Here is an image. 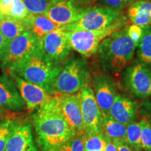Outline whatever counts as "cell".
Here are the masks:
<instances>
[{"label": "cell", "instance_id": "cell-19", "mask_svg": "<svg viewBox=\"0 0 151 151\" xmlns=\"http://www.w3.org/2000/svg\"><path fill=\"white\" fill-rule=\"evenodd\" d=\"M31 29V20L24 21L10 17H3L0 22V32L9 41Z\"/></svg>", "mask_w": 151, "mask_h": 151}, {"label": "cell", "instance_id": "cell-9", "mask_svg": "<svg viewBox=\"0 0 151 151\" xmlns=\"http://www.w3.org/2000/svg\"><path fill=\"white\" fill-rule=\"evenodd\" d=\"M80 92L84 136L102 134L103 115L94 97L90 83L85 85Z\"/></svg>", "mask_w": 151, "mask_h": 151}, {"label": "cell", "instance_id": "cell-32", "mask_svg": "<svg viewBox=\"0 0 151 151\" xmlns=\"http://www.w3.org/2000/svg\"><path fill=\"white\" fill-rule=\"evenodd\" d=\"M13 0H0V14L8 17L12 8Z\"/></svg>", "mask_w": 151, "mask_h": 151}, {"label": "cell", "instance_id": "cell-4", "mask_svg": "<svg viewBox=\"0 0 151 151\" xmlns=\"http://www.w3.org/2000/svg\"><path fill=\"white\" fill-rule=\"evenodd\" d=\"M91 83L88 64L83 57L72 55L64 62L62 70L54 83L55 94H70L80 92Z\"/></svg>", "mask_w": 151, "mask_h": 151}, {"label": "cell", "instance_id": "cell-6", "mask_svg": "<svg viewBox=\"0 0 151 151\" xmlns=\"http://www.w3.org/2000/svg\"><path fill=\"white\" fill-rule=\"evenodd\" d=\"M122 16L120 11L103 6L88 7L83 11L74 22L62 26V28L67 32L99 30L111 25Z\"/></svg>", "mask_w": 151, "mask_h": 151}, {"label": "cell", "instance_id": "cell-1", "mask_svg": "<svg viewBox=\"0 0 151 151\" xmlns=\"http://www.w3.org/2000/svg\"><path fill=\"white\" fill-rule=\"evenodd\" d=\"M31 122L41 151H61L76 134L60 110L57 95L32 111Z\"/></svg>", "mask_w": 151, "mask_h": 151}, {"label": "cell", "instance_id": "cell-27", "mask_svg": "<svg viewBox=\"0 0 151 151\" xmlns=\"http://www.w3.org/2000/svg\"><path fill=\"white\" fill-rule=\"evenodd\" d=\"M26 9L32 15L44 14L52 0H22Z\"/></svg>", "mask_w": 151, "mask_h": 151}, {"label": "cell", "instance_id": "cell-21", "mask_svg": "<svg viewBox=\"0 0 151 151\" xmlns=\"http://www.w3.org/2000/svg\"><path fill=\"white\" fill-rule=\"evenodd\" d=\"M62 26L55 23L44 14L33 15L31 19V29L39 39Z\"/></svg>", "mask_w": 151, "mask_h": 151}, {"label": "cell", "instance_id": "cell-11", "mask_svg": "<svg viewBox=\"0 0 151 151\" xmlns=\"http://www.w3.org/2000/svg\"><path fill=\"white\" fill-rule=\"evenodd\" d=\"M93 92L102 114H109L115 98L118 94L114 79L105 71H98L92 76Z\"/></svg>", "mask_w": 151, "mask_h": 151}, {"label": "cell", "instance_id": "cell-36", "mask_svg": "<svg viewBox=\"0 0 151 151\" xmlns=\"http://www.w3.org/2000/svg\"><path fill=\"white\" fill-rule=\"evenodd\" d=\"M9 111L5 110V109L0 108V118H4V117L9 116V114H11V113H9Z\"/></svg>", "mask_w": 151, "mask_h": 151}, {"label": "cell", "instance_id": "cell-3", "mask_svg": "<svg viewBox=\"0 0 151 151\" xmlns=\"http://www.w3.org/2000/svg\"><path fill=\"white\" fill-rule=\"evenodd\" d=\"M62 65L47 59L41 48L14 66L8 72L14 73L24 81L41 87L50 95L53 96L55 95L54 83L62 70Z\"/></svg>", "mask_w": 151, "mask_h": 151}, {"label": "cell", "instance_id": "cell-10", "mask_svg": "<svg viewBox=\"0 0 151 151\" xmlns=\"http://www.w3.org/2000/svg\"><path fill=\"white\" fill-rule=\"evenodd\" d=\"M41 43L43 55L47 59L62 65L72 50L62 27L43 36Z\"/></svg>", "mask_w": 151, "mask_h": 151}, {"label": "cell", "instance_id": "cell-25", "mask_svg": "<svg viewBox=\"0 0 151 151\" xmlns=\"http://www.w3.org/2000/svg\"><path fill=\"white\" fill-rule=\"evenodd\" d=\"M33 15L30 14L22 0H13L12 8L8 17L24 21H30Z\"/></svg>", "mask_w": 151, "mask_h": 151}, {"label": "cell", "instance_id": "cell-20", "mask_svg": "<svg viewBox=\"0 0 151 151\" xmlns=\"http://www.w3.org/2000/svg\"><path fill=\"white\" fill-rule=\"evenodd\" d=\"M103 115L102 134L113 141H126V125L109 114Z\"/></svg>", "mask_w": 151, "mask_h": 151}, {"label": "cell", "instance_id": "cell-29", "mask_svg": "<svg viewBox=\"0 0 151 151\" xmlns=\"http://www.w3.org/2000/svg\"><path fill=\"white\" fill-rule=\"evenodd\" d=\"M84 135H75L66 143L61 151H84Z\"/></svg>", "mask_w": 151, "mask_h": 151}, {"label": "cell", "instance_id": "cell-5", "mask_svg": "<svg viewBox=\"0 0 151 151\" xmlns=\"http://www.w3.org/2000/svg\"><path fill=\"white\" fill-rule=\"evenodd\" d=\"M127 24V19L123 15L111 25L101 29L92 31H64L71 49L83 58H90L97 52L100 43L105 38Z\"/></svg>", "mask_w": 151, "mask_h": 151}, {"label": "cell", "instance_id": "cell-14", "mask_svg": "<svg viewBox=\"0 0 151 151\" xmlns=\"http://www.w3.org/2000/svg\"><path fill=\"white\" fill-rule=\"evenodd\" d=\"M84 9L75 0H52L44 15L55 23L65 26L74 22Z\"/></svg>", "mask_w": 151, "mask_h": 151}, {"label": "cell", "instance_id": "cell-30", "mask_svg": "<svg viewBox=\"0 0 151 151\" xmlns=\"http://www.w3.org/2000/svg\"><path fill=\"white\" fill-rule=\"evenodd\" d=\"M125 27L128 36L135 43L136 47H137L142 39L146 27H141L134 24H127Z\"/></svg>", "mask_w": 151, "mask_h": 151}, {"label": "cell", "instance_id": "cell-7", "mask_svg": "<svg viewBox=\"0 0 151 151\" xmlns=\"http://www.w3.org/2000/svg\"><path fill=\"white\" fill-rule=\"evenodd\" d=\"M41 48V39L32 30H27L10 41L0 67L4 72H8Z\"/></svg>", "mask_w": 151, "mask_h": 151}, {"label": "cell", "instance_id": "cell-37", "mask_svg": "<svg viewBox=\"0 0 151 151\" xmlns=\"http://www.w3.org/2000/svg\"><path fill=\"white\" fill-rule=\"evenodd\" d=\"M2 18H3V16H1V14H0V22L1 21V20H2Z\"/></svg>", "mask_w": 151, "mask_h": 151}, {"label": "cell", "instance_id": "cell-34", "mask_svg": "<svg viewBox=\"0 0 151 151\" xmlns=\"http://www.w3.org/2000/svg\"><path fill=\"white\" fill-rule=\"evenodd\" d=\"M118 151H139L128 145L126 141H115Z\"/></svg>", "mask_w": 151, "mask_h": 151}, {"label": "cell", "instance_id": "cell-8", "mask_svg": "<svg viewBox=\"0 0 151 151\" xmlns=\"http://www.w3.org/2000/svg\"><path fill=\"white\" fill-rule=\"evenodd\" d=\"M124 86L130 93L140 99L151 97V69L139 60L123 71Z\"/></svg>", "mask_w": 151, "mask_h": 151}, {"label": "cell", "instance_id": "cell-28", "mask_svg": "<svg viewBox=\"0 0 151 151\" xmlns=\"http://www.w3.org/2000/svg\"><path fill=\"white\" fill-rule=\"evenodd\" d=\"M141 126V141L143 151H151V124L147 118L139 122Z\"/></svg>", "mask_w": 151, "mask_h": 151}, {"label": "cell", "instance_id": "cell-31", "mask_svg": "<svg viewBox=\"0 0 151 151\" xmlns=\"http://www.w3.org/2000/svg\"><path fill=\"white\" fill-rule=\"evenodd\" d=\"M138 0H99L104 5L103 6L109 7L116 11H121L127 8L129 6Z\"/></svg>", "mask_w": 151, "mask_h": 151}, {"label": "cell", "instance_id": "cell-18", "mask_svg": "<svg viewBox=\"0 0 151 151\" xmlns=\"http://www.w3.org/2000/svg\"><path fill=\"white\" fill-rule=\"evenodd\" d=\"M127 14L132 24L141 27L151 25V0H138L127 7Z\"/></svg>", "mask_w": 151, "mask_h": 151}, {"label": "cell", "instance_id": "cell-2", "mask_svg": "<svg viewBox=\"0 0 151 151\" xmlns=\"http://www.w3.org/2000/svg\"><path fill=\"white\" fill-rule=\"evenodd\" d=\"M125 26L105 38L98 48L100 65L103 71L109 74L121 73L134 57L137 47L128 36Z\"/></svg>", "mask_w": 151, "mask_h": 151}, {"label": "cell", "instance_id": "cell-17", "mask_svg": "<svg viewBox=\"0 0 151 151\" xmlns=\"http://www.w3.org/2000/svg\"><path fill=\"white\" fill-rule=\"evenodd\" d=\"M137 111L138 105L136 101L127 96L118 93L109 111V115L126 125L129 122L136 121Z\"/></svg>", "mask_w": 151, "mask_h": 151}, {"label": "cell", "instance_id": "cell-22", "mask_svg": "<svg viewBox=\"0 0 151 151\" xmlns=\"http://www.w3.org/2000/svg\"><path fill=\"white\" fill-rule=\"evenodd\" d=\"M19 116L11 113L0 120V151H4L10 139Z\"/></svg>", "mask_w": 151, "mask_h": 151}, {"label": "cell", "instance_id": "cell-26", "mask_svg": "<svg viewBox=\"0 0 151 151\" xmlns=\"http://www.w3.org/2000/svg\"><path fill=\"white\" fill-rule=\"evenodd\" d=\"M105 140L102 134L85 137L84 151H104Z\"/></svg>", "mask_w": 151, "mask_h": 151}, {"label": "cell", "instance_id": "cell-15", "mask_svg": "<svg viewBox=\"0 0 151 151\" xmlns=\"http://www.w3.org/2000/svg\"><path fill=\"white\" fill-rule=\"evenodd\" d=\"M0 108L16 113L26 110L16 83L6 72L0 74Z\"/></svg>", "mask_w": 151, "mask_h": 151}, {"label": "cell", "instance_id": "cell-33", "mask_svg": "<svg viewBox=\"0 0 151 151\" xmlns=\"http://www.w3.org/2000/svg\"><path fill=\"white\" fill-rule=\"evenodd\" d=\"M9 43L10 41L7 40L0 32V66H1V62H2L7 49H8Z\"/></svg>", "mask_w": 151, "mask_h": 151}, {"label": "cell", "instance_id": "cell-35", "mask_svg": "<svg viewBox=\"0 0 151 151\" xmlns=\"http://www.w3.org/2000/svg\"><path fill=\"white\" fill-rule=\"evenodd\" d=\"M104 137L105 140L104 151H118L114 141H113L111 139H109L108 137H105V136H104Z\"/></svg>", "mask_w": 151, "mask_h": 151}, {"label": "cell", "instance_id": "cell-23", "mask_svg": "<svg viewBox=\"0 0 151 151\" xmlns=\"http://www.w3.org/2000/svg\"><path fill=\"white\" fill-rule=\"evenodd\" d=\"M137 48L138 60L151 68V25L146 27Z\"/></svg>", "mask_w": 151, "mask_h": 151}, {"label": "cell", "instance_id": "cell-38", "mask_svg": "<svg viewBox=\"0 0 151 151\" xmlns=\"http://www.w3.org/2000/svg\"><path fill=\"white\" fill-rule=\"evenodd\" d=\"M75 1H78V2L80 3V1H86V0H75Z\"/></svg>", "mask_w": 151, "mask_h": 151}, {"label": "cell", "instance_id": "cell-24", "mask_svg": "<svg viewBox=\"0 0 151 151\" xmlns=\"http://www.w3.org/2000/svg\"><path fill=\"white\" fill-rule=\"evenodd\" d=\"M141 134V129L139 122L133 121L126 124V142L136 150L143 151Z\"/></svg>", "mask_w": 151, "mask_h": 151}, {"label": "cell", "instance_id": "cell-16", "mask_svg": "<svg viewBox=\"0 0 151 151\" xmlns=\"http://www.w3.org/2000/svg\"><path fill=\"white\" fill-rule=\"evenodd\" d=\"M7 73L14 80L18 91L25 104L26 110L29 112L33 111L52 96L41 87L24 81L14 73L8 72Z\"/></svg>", "mask_w": 151, "mask_h": 151}, {"label": "cell", "instance_id": "cell-39", "mask_svg": "<svg viewBox=\"0 0 151 151\" xmlns=\"http://www.w3.org/2000/svg\"><path fill=\"white\" fill-rule=\"evenodd\" d=\"M149 121H150V124H151V114H150V120H149Z\"/></svg>", "mask_w": 151, "mask_h": 151}, {"label": "cell", "instance_id": "cell-13", "mask_svg": "<svg viewBox=\"0 0 151 151\" xmlns=\"http://www.w3.org/2000/svg\"><path fill=\"white\" fill-rule=\"evenodd\" d=\"M62 115L76 135H84L81 92L70 94H55Z\"/></svg>", "mask_w": 151, "mask_h": 151}, {"label": "cell", "instance_id": "cell-12", "mask_svg": "<svg viewBox=\"0 0 151 151\" xmlns=\"http://www.w3.org/2000/svg\"><path fill=\"white\" fill-rule=\"evenodd\" d=\"M4 151H41L35 140L29 117H19Z\"/></svg>", "mask_w": 151, "mask_h": 151}]
</instances>
